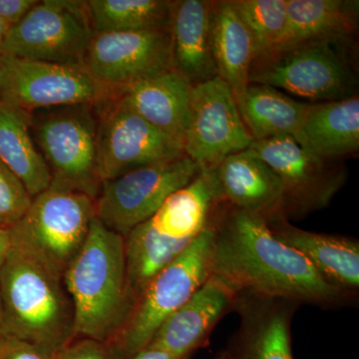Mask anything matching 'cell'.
<instances>
[{
    "label": "cell",
    "instance_id": "1",
    "mask_svg": "<svg viewBox=\"0 0 359 359\" xmlns=\"http://www.w3.org/2000/svg\"><path fill=\"white\" fill-rule=\"evenodd\" d=\"M212 226V275L238 294L287 299L323 309L347 308L358 302V297L325 282L306 257L278 241L264 219L223 203Z\"/></svg>",
    "mask_w": 359,
    "mask_h": 359
},
{
    "label": "cell",
    "instance_id": "2",
    "mask_svg": "<svg viewBox=\"0 0 359 359\" xmlns=\"http://www.w3.org/2000/svg\"><path fill=\"white\" fill-rule=\"evenodd\" d=\"M212 169H202L124 238L127 287L134 304L150 280L188 249L223 204Z\"/></svg>",
    "mask_w": 359,
    "mask_h": 359
},
{
    "label": "cell",
    "instance_id": "3",
    "mask_svg": "<svg viewBox=\"0 0 359 359\" xmlns=\"http://www.w3.org/2000/svg\"><path fill=\"white\" fill-rule=\"evenodd\" d=\"M63 280L74 311L75 339L109 342L131 311L124 238L95 217Z\"/></svg>",
    "mask_w": 359,
    "mask_h": 359
},
{
    "label": "cell",
    "instance_id": "4",
    "mask_svg": "<svg viewBox=\"0 0 359 359\" xmlns=\"http://www.w3.org/2000/svg\"><path fill=\"white\" fill-rule=\"evenodd\" d=\"M0 301L7 335L55 353L75 339L63 278L13 245L0 269Z\"/></svg>",
    "mask_w": 359,
    "mask_h": 359
},
{
    "label": "cell",
    "instance_id": "5",
    "mask_svg": "<svg viewBox=\"0 0 359 359\" xmlns=\"http://www.w3.org/2000/svg\"><path fill=\"white\" fill-rule=\"evenodd\" d=\"M212 224L178 257L161 269L137 299L109 344L123 359L145 348L165 320L186 304L211 276Z\"/></svg>",
    "mask_w": 359,
    "mask_h": 359
},
{
    "label": "cell",
    "instance_id": "6",
    "mask_svg": "<svg viewBox=\"0 0 359 359\" xmlns=\"http://www.w3.org/2000/svg\"><path fill=\"white\" fill-rule=\"evenodd\" d=\"M95 217V199L51 184L32 198L25 216L9 231L11 245L63 278L83 247Z\"/></svg>",
    "mask_w": 359,
    "mask_h": 359
},
{
    "label": "cell",
    "instance_id": "7",
    "mask_svg": "<svg viewBox=\"0 0 359 359\" xmlns=\"http://www.w3.org/2000/svg\"><path fill=\"white\" fill-rule=\"evenodd\" d=\"M98 105L81 104L28 112L33 139L50 171L52 185L95 200L102 185L97 159Z\"/></svg>",
    "mask_w": 359,
    "mask_h": 359
},
{
    "label": "cell",
    "instance_id": "8",
    "mask_svg": "<svg viewBox=\"0 0 359 359\" xmlns=\"http://www.w3.org/2000/svg\"><path fill=\"white\" fill-rule=\"evenodd\" d=\"M344 45L318 42L269 52L255 59L250 83L323 102L355 96V74Z\"/></svg>",
    "mask_w": 359,
    "mask_h": 359
},
{
    "label": "cell",
    "instance_id": "9",
    "mask_svg": "<svg viewBox=\"0 0 359 359\" xmlns=\"http://www.w3.org/2000/svg\"><path fill=\"white\" fill-rule=\"evenodd\" d=\"M94 34L86 1L42 0L8 30L1 54L83 66Z\"/></svg>",
    "mask_w": 359,
    "mask_h": 359
},
{
    "label": "cell",
    "instance_id": "10",
    "mask_svg": "<svg viewBox=\"0 0 359 359\" xmlns=\"http://www.w3.org/2000/svg\"><path fill=\"white\" fill-rule=\"evenodd\" d=\"M201 170L184 155L103 182L95 200L96 218L108 230L125 238L150 219L172 194L191 183Z\"/></svg>",
    "mask_w": 359,
    "mask_h": 359
},
{
    "label": "cell",
    "instance_id": "11",
    "mask_svg": "<svg viewBox=\"0 0 359 359\" xmlns=\"http://www.w3.org/2000/svg\"><path fill=\"white\" fill-rule=\"evenodd\" d=\"M250 149L280 180L287 221L325 209L346 184L347 170L339 160L311 154L290 137L256 141Z\"/></svg>",
    "mask_w": 359,
    "mask_h": 359
},
{
    "label": "cell",
    "instance_id": "12",
    "mask_svg": "<svg viewBox=\"0 0 359 359\" xmlns=\"http://www.w3.org/2000/svg\"><path fill=\"white\" fill-rule=\"evenodd\" d=\"M98 116L97 159L102 183L132 170L185 155L181 142L155 128L114 96L99 104Z\"/></svg>",
    "mask_w": 359,
    "mask_h": 359
},
{
    "label": "cell",
    "instance_id": "13",
    "mask_svg": "<svg viewBox=\"0 0 359 359\" xmlns=\"http://www.w3.org/2000/svg\"><path fill=\"white\" fill-rule=\"evenodd\" d=\"M4 56L0 99L26 112L81 104L98 105L114 96L112 90L96 81L83 66Z\"/></svg>",
    "mask_w": 359,
    "mask_h": 359
},
{
    "label": "cell",
    "instance_id": "14",
    "mask_svg": "<svg viewBox=\"0 0 359 359\" xmlns=\"http://www.w3.org/2000/svg\"><path fill=\"white\" fill-rule=\"evenodd\" d=\"M235 96L219 76L194 85L183 146L201 169H214L254 143Z\"/></svg>",
    "mask_w": 359,
    "mask_h": 359
},
{
    "label": "cell",
    "instance_id": "15",
    "mask_svg": "<svg viewBox=\"0 0 359 359\" xmlns=\"http://www.w3.org/2000/svg\"><path fill=\"white\" fill-rule=\"evenodd\" d=\"M83 67L113 92L172 69L170 28L96 33L85 54Z\"/></svg>",
    "mask_w": 359,
    "mask_h": 359
},
{
    "label": "cell",
    "instance_id": "16",
    "mask_svg": "<svg viewBox=\"0 0 359 359\" xmlns=\"http://www.w3.org/2000/svg\"><path fill=\"white\" fill-rule=\"evenodd\" d=\"M301 304L287 299L238 294L240 325L224 349L228 359H294L292 320Z\"/></svg>",
    "mask_w": 359,
    "mask_h": 359
},
{
    "label": "cell",
    "instance_id": "17",
    "mask_svg": "<svg viewBox=\"0 0 359 359\" xmlns=\"http://www.w3.org/2000/svg\"><path fill=\"white\" fill-rule=\"evenodd\" d=\"M238 292L219 276L207 282L163 323L151 344L177 358L191 359L205 348L219 321L235 311Z\"/></svg>",
    "mask_w": 359,
    "mask_h": 359
},
{
    "label": "cell",
    "instance_id": "18",
    "mask_svg": "<svg viewBox=\"0 0 359 359\" xmlns=\"http://www.w3.org/2000/svg\"><path fill=\"white\" fill-rule=\"evenodd\" d=\"M222 201L264 219H285L280 180L264 161L249 148L226 157L212 169Z\"/></svg>",
    "mask_w": 359,
    "mask_h": 359
},
{
    "label": "cell",
    "instance_id": "19",
    "mask_svg": "<svg viewBox=\"0 0 359 359\" xmlns=\"http://www.w3.org/2000/svg\"><path fill=\"white\" fill-rule=\"evenodd\" d=\"M266 224L278 241L306 257L325 282L358 299V238L302 230L285 219Z\"/></svg>",
    "mask_w": 359,
    "mask_h": 359
},
{
    "label": "cell",
    "instance_id": "20",
    "mask_svg": "<svg viewBox=\"0 0 359 359\" xmlns=\"http://www.w3.org/2000/svg\"><path fill=\"white\" fill-rule=\"evenodd\" d=\"M194 85L172 69L114 92V98L163 133L183 144Z\"/></svg>",
    "mask_w": 359,
    "mask_h": 359
},
{
    "label": "cell",
    "instance_id": "21",
    "mask_svg": "<svg viewBox=\"0 0 359 359\" xmlns=\"http://www.w3.org/2000/svg\"><path fill=\"white\" fill-rule=\"evenodd\" d=\"M358 1L287 0L285 29L269 52L318 42L348 44L358 29Z\"/></svg>",
    "mask_w": 359,
    "mask_h": 359
},
{
    "label": "cell",
    "instance_id": "22",
    "mask_svg": "<svg viewBox=\"0 0 359 359\" xmlns=\"http://www.w3.org/2000/svg\"><path fill=\"white\" fill-rule=\"evenodd\" d=\"M212 1L175 0L170 33L175 70L191 84L218 76L211 44Z\"/></svg>",
    "mask_w": 359,
    "mask_h": 359
},
{
    "label": "cell",
    "instance_id": "23",
    "mask_svg": "<svg viewBox=\"0 0 359 359\" xmlns=\"http://www.w3.org/2000/svg\"><path fill=\"white\" fill-rule=\"evenodd\" d=\"M294 141L323 159L339 160L359 149V99L309 104Z\"/></svg>",
    "mask_w": 359,
    "mask_h": 359
},
{
    "label": "cell",
    "instance_id": "24",
    "mask_svg": "<svg viewBox=\"0 0 359 359\" xmlns=\"http://www.w3.org/2000/svg\"><path fill=\"white\" fill-rule=\"evenodd\" d=\"M211 44L218 76L238 102L250 85L255 45L231 0L212 1Z\"/></svg>",
    "mask_w": 359,
    "mask_h": 359
},
{
    "label": "cell",
    "instance_id": "25",
    "mask_svg": "<svg viewBox=\"0 0 359 359\" xmlns=\"http://www.w3.org/2000/svg\"><path fill=\"white\" fill-rule=\"evenodd\" d=\"M0 161L32 197L50 187L52 177L30 128L29 114L0 99Z\"/></svg>",
    "mask_w": 359,
    "mask_h": 359
},
{
    "label": "cell",
    "instance_id": "26",
    "mask_svg": "<svg viewBox=\"0 0 359 359\" xmlns=\"http://www.w3.org/2000/svg\"><path fill=\"white\" fill-rule=\"evenodd\" d=\"M238 108L254 141L294 138L309 104L269 85L250 83Z\"/></svg>",
    "mask_w": 359,
    "mask_h": 359
},
{
    "label": "cell",
    "instance_id": "27",
    "mask_svg": "<svg viewBox=\"0 0 359 359\" xmlns=\"http://www.w3.org/2000/svg\"><path fill=\"white\" fill-rule=\"evenodd\" d=\"M94 33L168 29L172 0H88Z\"/></svg>",
    "mask_w": 359,
    "mask_h": 359
},
{
    "label": "cell",
    "instance_id": "28",
    "mask_svg": "<svg viewBox=\"0 0 359 359\" xmlns=\"http://www.w3.org/2000/svg\"><path fill=\"white\" fill-rule=\"evenodd\" d=\"M247 26L255 45L256 57L269 53L285 29L287 0H231Z\"/></svg>",
    "mask_w": 359,
    "mask_h": 359
},
{
    "label": "cell",
    "instance_id": "29",
    "mask_svg": "<svg viewBox=\"0 0 359 359\" xmlns=\"http://www.w3.org/2000/svg\"><path fill=\"white\" fill-rule=\"evenodd\" d=\"M25 186L0 161V229L11 231L32 205Z\"/></svg>",
    "mask_w": 359,
    "mask_h": 359
},
{
    "label": "cell",
    "instance_id": "30",
    "mask_svg": "<svg viewBox=\"0 0 359 359\" xmlns=\"http://www.w3.org/2000/svg\"><path fill=\"white\" fill-rule=\"evenodd\" d=\"M57 359H122L106 342L76 337L59 351Z\"/></svg>",
    "mask_w": 359,
    "mask_h": 359
},
{
    "label": "cell",
    "instance_id": "31",
    "mask_svg": "<svg viewBox=\"0 0 359 359\" xmlns=\"http://www.w3.org/2000/svg\"><path fill=\"white\" fill-rule=\"evenodd\" d=\"M58 353L6 335L0 339V359H57Z\"/></svg>",
    "mask_w": 359,
    "mask_h": 359
},
{
    "label": "cell",
    "instance_id": "32",
    "mask_svg": "<svg viewBox=\"0 0 359 359\" xmlns=\"http://www.w3.org/2000/svg\"><path fill=\"white\" fill-rule=\"evenodd\" d=\"M39 0H0V20L11 29L18 25Z\"/></svg>",
    "mask_w": 359,
    "mask_h": 359
},
{
    "label": "cell",
    "instance_id": "33",
    "mask_svg": "<svg viewBox=\"0 0 359 359\" xmlns=\"http://www.w3.org/2000/svg\"><path fill=\"white\" fill-rule=\"evenodd\" d=\"M131 359H186L177 358L173 354L168 353L165 349L150 344L138 353L135 354Z\"/></svg>",
    "mask_w": 359,
    "mask_h": 359
},
{
    "label": "cell",
    "instance_id": "34",
    "mask_svg": "<svg viewBox=\"0 0 359 359\" xmlns=\"http://www.w3.org/2000/svg\"><path fill=\"white\" fill-rule=\"evenodd\" d=\"M11 249V231L0 229V269L6 263Z\"/></svg>",
    "mask_w": 359,
    "mask_h": 359
},
{
    "label": "cell",
    "instance_id": "35",
    "mask_svg": "<svg viewBox=\"0 0 359 359\" xmlns=\"http://www.w3.org/2000/svg\"><path fill=\"white\" fill-rule=\"evenodd\" d=\"M9 28L4 25V21L0 20V54H1L2 46H4V40L6 39L7 32Z\"/></svg>",
    "mask_w": 359,
    "mask_h": 359
},
{
    "label": "cell",
    "instance_id": "36",
    "mask_svg": "<svg viewBox=\"0 0 359 359\" xmlns=\"http://www.w3.org/2000/svg\"><path fill=\"white\" fill-rule=\"evenodd\" d=\"M4 56L0 54V98H1L2 87H4Z\"/></svg>",
    "mask_w": 359,
    "mask_h": 359
},
{
    "label": "cell",
    "instance_id": "37",
    "mask_svg": "<svg viewBox=\"0 0 359 359\" xmlns=\"http://www.w3.org/2000/svg\"><path fill=\"white\" fill-rule=\"evenodd\" d=\"M7 335L6 325H4V313H2L1 301H0V339Z\"/></svg>",
    "mask_w": 359,
    "mask_h": 359
},
{
    "label": "cell",
    "instance_id": "38",
    "mask_svg": "<svg viewBox=\"0 0 359 359\" xmlns=\"http://www.w3.org/2000/svg\"><path fill=\"white\" fill-rule=\"evenodd\" d=\"M212 359H228L226 358V353H224V349H222L221 351H219L218 353L216 354V355L212 358Z\"/></svg>",
    "mask_w": 359,
    "mask_h": 359
}]
</instances>
